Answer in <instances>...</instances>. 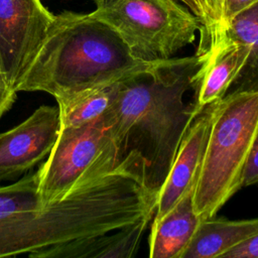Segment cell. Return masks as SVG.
<instances>
[{
	"label": "cell",
	"mask_w": 258,
	"mask_h": 258,
	"mask_svg": "<svg viewBox=\"0 0 258 258\" xmlns=\"http://www.w3.org/2000/svg\"><path fill=\"white\" fill-rule=\"evenodd\" d=\"M258 133V92L228 94L218 103L199 170L192 204L214 217L242 187L243 169Z\"/></svg>",
	"instance_id": "cell-4"
},
{
	"label": "cell",
	"mask_w": 258,
	"mask_h": 258,
	"mask_svg": "<svg viewBox=\"0 0 258 258\" xmlns=\"http://www.w3.org/2000/svg\"><path fill=\"white\" fill-rule=\"evenodd\" d=\"M224 40L242 44L248 49L245 64L226 95L258 92V0L227 22Z\"/></svg>",
	"instance_id": "cell-14"
},
{
	"label": "cell",
	"mask_w": 258,
	"mask_h": 258,
	"mask_svg": "<svg viewBox=\"0 0 258 258\" xmlns=\"http://www.w3.org/2000/svg\"><path fill=\"white\" fill-rule=\"evenodd\" d=\"M194 190L195 187L189 189L172 209L152 223L150 258H182L201 222L194 209Z\"/></svg>",
	"instance_id": "cell-12"
},
{
	"label": "cell",
	"mask_w": 258,
	"mask_h": 258,
	"mask_svg": "<svg viewBox=\"0 0 258 258\" xmlns=\"http://www.w3.org/2000/svg\"><path fill=\"white\" fill-rule=\"evenodd\" d=\"M258 234V219L230 221L215 216L201 220L182 258L222 257Z\"/></svg>",
	"instance_id": "cell-13"
},
{
	"label": "cell",
	"mask_w": 258,
	"mask_h": 258,
	"mask_svg": "<svg viewBox=\"0 0 258 258\" xmlns=\"http://www.w3.org/2000/svg\"><path fill=\"white\" fill-rule=\"evenodd\" d=\"M58 106L43 105L0 133V182L13 179L48 156L60 132Z\"/></svg>",
	"instance_id": "cell-8"
},
{
	"label": "cell",
	"mask_w": 258,
	"mask_h": 258,
	"mask_svg": "<svg viewBox=\"0 0 258 258\" xmlns=\"http://www.w3.org/2000/svg\"><path fill=\"white\" fill-rule=\"evenodd\" d=\"M16 95L17 92L7 80L0 61V117L11 108L16 100Z\"/></svg>",
	"instance_id": "cell-20"
},
{
	"label": "cell",
	"mask_w": 258,
	"mask_h": 258,
	"mask_svg": "<svg viewBox=\"0 0 258 258\" xmlns=\"http://www.w3.org/2000/svg\"><path fill=\"white\" fill-rule=\"evenodd\" d=\"M256 1L257 0H223L221 17H222V25H223L224 31H225L227 22L233 16H235L237 13L241 12L245 8L249 7Z\"/></svg>",
	"instance_id": "cell-21"
},
{
	"label": "cell",
	"mask_w": 258,
	"mask_h": 258,
	"mask_svg": "<svg viewBox=\"0 0 258 258\" xmlns=\"http://www.w3.org/2000/svg\"><path fill=\"white\" fill-rule=\"evenodd\" d=\"M155 62L136 58L118 32L92 13L63 11L55 15L16 91L45 92L59 104Z\"/></svg>",
	"instance_id": "cell-3"
},
{
	"label": "cell",
	"mask_w": 258,
	"mask_h": 258,
	"mask_svg": "<svg viewBox=\"0 0 258 258\" xmlns=\"http://www.w3.org/2000/svg\"><path fill=\"white\" fill-rule=\"evenodd\" d=\"M199 19L202 30L197 55L204 61L223 42L224 35L209 0H178Z\"/></svg>",
	"instance_id": "cell-17"
},
{
	"label": "cell",
	"mask_w": 258,
	"mask_h": 258,
	"mask_svg": "<svg viewBox=\"0 0 258 258\" xmlns=\"http://www.w3.org/2000/svg\"><path fill=\"white\" fill-rule=\"evenodd\" d=\"M95 17L122 37L143 61L165 60L191 44L201 32L199 19L178 0H94Z\"/></svg>",
	"instance_id": "cell-5"
},
{
	"label": "cell",
	"mask_w": 258,
	"mask_h": 258,
	"mask_svg": "<svg viewBox=\"0 0 258 258\" xmlns=\"http://www.w3.org/2000/svg\"><path fill=\"white\" fill-rule=\"evenodd\" d=\"M246 46L224 40L204 61L196 76L195 108L199 114L207 105L223 99L245 64Z\"/></svg>",
	"instance_id": "cell-11"
},
{
	"label": "cell",
	"mask_w": 258,
	"mask_h": 258,
	"mask_svg": "<svg viewBox=\"0 0 258 258\" xmlns=\"http://www.w3.org/2000/svg\"><path fill=\"white\" fill-rule=\"evenodd\" d=\"M119 164L103 117L81 127H61L46 161L36 171L43 206L109 173Z\"/></svg>",
	"instance_id": "cell-6"
},
{
	"label": "cell",
	"mask_w": 258,
	"mask_h": 258,
	"mask_svg": "<svg viewBox=\"0 0 258 258\" xmlns=\"http://www.w3.org/2000/svg\"><path fill=\"white\" fill-rule=\"evenodd\" d=\"M54 18L41 0H0V61L15 91Z\"/></svg>",
	"instance_id": "cell-7"
},
{
	"label": "cell",
	"mask_w": 258,
	"mask_h": 258,
	"mask_svg": "<svg viewBox=\"0 0 258 258\" xmlns=\"http://www.w3.org/2000/svg\"><path fill=\"white\" fill-rule=\"evenodd\" d=\"M210 2V5L212 6L213 10H214V13L219 21V24L221 26V29H222V32H223V35H224V29H223V25H222V17H221V11H222V2L223 0H209Z\"/></svg>",
	"instance_id": "cell-22"
},
{
	"label": "cell",
	"mask_w": 258,
	"mask_h": 258,
	"mask_svg": "<svg viewBox=\"0 0 258 258\" xmlns=\"http://www.w3.org/2000/svg\"><path fill=\"white\" fill-rule=\"evenodd\" d=\"M255 183H258V133L254 139L243 169L242 187Z\"/></svg>",
	"instance_id": "cell-18"
},
{
	"label": "cell",
	"mask_w": 258,
	"mask_h": 258,
	"mask_svg": "<svg viewBox=\"0 0 258 258\" xmlns=\"http://www.w3.org/2000/svg\"><path fill=\"white\" fill-rule=\"evenodd\" d=\"M219 101L207 105L194 119L181 140L170 171L157 195L153 222H157L196 186L209 133Z\"/></svg>",
	"instance_id": "cell-9"
},
{
	"label": "cell",
	"mask_w": 258,
	"mask_h": 258,
	"mask_svg": "<svg viewBox=\"0 0 258 258\" xmlns=\"http://www.w3.org/2000/svg\"><path fill=\"white\" fill-rule=\"evenodd\" d=\"M223 258H258V234L226 252Z\"/></svg>",
	"instance_id": "cell-19"
},
{
	"label": "cell",
	"mask_w": 258,
	"mask_h": 258,
	"mask_svg": "<svg viewBox=\"0 0 258 258\" xmlns=\"http://www.w3.org/2000/svg\"><path fill=\"white\" fill-rule=\"evenodd\" d=\"M36 171L9 185H0V223L42 208Z\"/></svg>",
	"instance_id": "cell-16"
},
{
	"label": "cell",
	"mask_w": 258,
	"mask_h": 258,
	"mask_svg": "<svg viewBox=\"0 0 258 258\" xmlns=\"http://www.w3.org/2000/svg\"><path fill=\"white\" fill-rule=\"evenodd\" d=\"M151 219L108 233L85 237L29 253L32 258H130L137 252Z\"/></svg>",
	"instance_id": "cell-10"
},
{
	"label": "cell",
	"mask_w": 258,
	"mask_h": 258,
	"mask_svg": "<svg viewBox=\"0 0 258 258\" xmlns=\"http://www.w3.org/2000/svg\"><path fill=\"white\" fill-rule=\"evenodd\" d=\"M119 82L91 89L59 103L61 127H81L101 119L116 98Z\"/></svg>",
	"instance_id": "cell-15"
},
{
	"label": "cell",
	"mask_w": 258,
	"mask_h": 258,
	"mask_svg": "<svg viewBox=\"0 0 258 258\" xmlns=\"http://www.w3.org/2000/svg\"><path fill=\"white\" fill-rule=\"evenodd\" d=\"M203 60L192 56L156 61L119 82L116 98L103 116L119 162L132 157L145 186L161 189L188 127L198 115L185 93L194 88Z\"/></svg>",
	"instance_id": "cell-1"
},
{
	"label": "cell",
	"mask_w": 258,
	"mask_h": 258,
	"mask_svg": "<svg viewBox=\"0 0 258 258\" xmlns=\"http://www.w3.org/2000/svg\"><path fill=\"white\" fill-rule=\"evenodd\" d=\"M156 196L129 158L58 201L0 223V257L32 253L152 219Z\"/></svg>",
	"instance_id": "cell-2"
}]
</instances>
